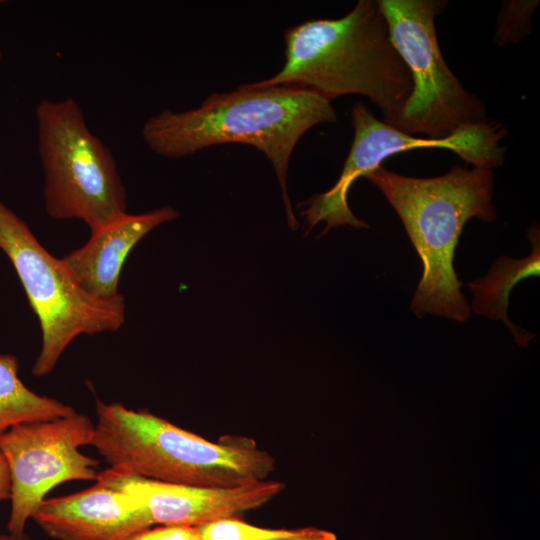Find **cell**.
<instances>
[{
  "instance_id": "6da1fadb",
  "label": "cell",
  "mask_w": 540,
  "mask_h": 540,
  "mask_svg": "<svg viewBox=\"0 0 540 540\" xmlns=\"http://www.w3.org/2000/svg\"><path fill=\"white\" fill-rule=\"evenodd\" d=\"M337 114L331 102L300 86L249 87L212 93L200 107L183 112L164 109L148 118L141 135L147 147L166 158H181L213 145L254 146L271 161L292 230L299 226L287 193L291 154L312 127L332 123Z\"/></svg>"
},
{
  "instance_id": "7a4b0ae2",
  "label": "cell",
  "mask_w": 540,
  "mask_h": 540,
  "mask_svg": "<svg viewBox=\"0 0 540 540\" xmlns=\"http://www.w3.org/2000/svg\"><path fill=\"white\" fill-rule=\"evenodd\" d=\"M282 69L249 87L300 86L329 101L367 97L394 126L412 91L410 72L392 45L378 0H359L338 19H312L285 30Z\"/></svg>"
},
{
  "instance_id": "3957f363",
  "label": "cell",
  "mask_w": 540,
  "mask_h": 540,
  "mask_svg": "<svg viewBox=\"0 0 540 540\" xmlns=\"http://www.w3.org/2000/svg\"><path fill=\"white\" fill-rule=\"evenodd\" d=\"M366 178L400 217L423 264L411 310L419 318L431 314L466 321L470 308L460 291L454 254L468 220L492 222L497 217L492 170L454 165L441 176L419 178L380 166Z\"/></svg>"
},
{
  "instance_id": "277c9868",
  "label": "cell",
  "mask_w": 540,
  "mask_h": 540,
  "mask_svg": "<svg viewBox=\"0 0 540 540\" xmlns=\"http://www.w3.org/2000/svg\"><path fill=\"white\" fill-rule=\"evenodd\" d=\"M91 444L111 465L152 480L232 488L266 480L274 458L247 438L211 442L145 410L96 400Z\"/></svg>"
},
{
  "instance_id": "5b68a950",
  "label": "cell",
  "mask_w": 540,
  "mask_h": 540,
  "mask_svg": "<svg viewBox=\"0 0 540 540\" xmlns=\"http://www.w3.org/2000/svg\"><path fill=\"white\" fill-rule=\"evenodd\" d=\"M47 214L79 219L90 231L127 214V192L110 149L88 127L73 98L36 106Z\"/></svg>"
},
{
  "instance_id": "8992f818",
  "label": "cell",
  "mask_w": 540,
  "mask_h": 540,
  "mask_svg": "<svg viewBox=\"0 0 540 540\" xmlns=\"http://www.w3.org/2000/svg\"><path fill=\"white\" fill-rule=\"evenodd\" d=\"M0 249L13 265L39 321L42 346L32 367L34 376L49 374L79 335L114 332L123 325V296L102 301L85 293L62 260L48 252L1 199Z\"/></svg>"
},
{
  "instance_id": "52a82bcc",
  "label": "cell",
  "mask_w": 540,
  "mask_h": 540,
  "mask_svg": "<svg viewBox=\"0 0 540 540\" xmlns=\"http://www.w3.org/2000/svg\"><path fill=\"white\" fill-rule=\"evenodd\" d=\"M392 45L407 66L412 91L397 129L441 139L488 122L484 102L446 64L435 29L442 0H378Z\"/></svg>"
},
{
  "instance_id": "ba28073f",
  "label": "cell",
  "mask_w": 540,
  "mask_h": 540,
  "mask_svg": "<svg viewBox=\"0 0 540 540\" xmlns=\"http://www.w3.org/2000/svg\"><path fill=\"white\" fill-rule=\"evenodd\" d=\"M351 121L354 138L340 177L328 191L313 195L302 203L307 206L301 211L305 218V234L322 221L326 226L320 236L343 225L368 228L369 225L351 211L348 192L359 177H366L392 155L413 149H445L474 167L491 170L501 166L505 159L501 140L506 129L495 122L488 121L450 137L432 139L405 133L377 119L362 102L353 105Z\"/></svg>"
},
{
  "instance_id": "9c48e42d",
  "label": "cell",
  "mask_w": 540,
  "mask_h": 540,
  "mask_svg": "<svg viewBox=\"0 0 540 540\" xmlns=\"http://www.w3.org/2000/svg\"><path fill=\"white\" fill-rule=\"evenodd\" d=\"M94 423L84 414L25 422L0 435L9 469L11 511L8 531L22 533L26 522L57 485L97 480L98 461L80 451L90 445Z\"/></svg>"
},
{
  "instance_id": "30bf717a",
  "label": "cell",
  "mask_w": 540,
  "mask_h": 540,
  "mask_svg": "<svg viewBox=\"0 0 540 540\" xmlns=\"http://www.w3.org/2000/svg\"><path fill=\"white\" fill-rule=\"evenodd\" d=\"M134 496L153 525L198 527L208 522L241 516L277 496L284 484L261 482L232 488L201 487L152 480L110 467L97 480Z\"/></svg>"
},
{
  "instance_id": "8fae6325",
  "label": "cell",
  "mask_w": 540,
  "mask_h": 540,
  "mask_svg": "<svg viewBox=\"0 0 540 540\" xmlns=\"http://www.w3.org/2000/svg\"><path fill=\"white\" fill-rule=\"evenodd\" d=\"M32 518L56 540H123L152 527L137 498L102 482L45 499Z\"/></svg>"
},
{
  "instance_id": "7c38bea8",
  "label": "cell",
  "mask_w": 540,
  "mask_h": 540,
  "mask_svg": "<svg viewBox=\"0 0 540 540\" xmlns=\"http://www.w3.org/2000/svg\"><path fill=\"white\" fill-rule=\"evenodd\" d=\"M179 216L170 206L139 214H125L93 231L80 248L61 258L71 276L89 296L115 300L124 263L136 244L154 228Z\"/></svg>"
},
{
  "instance_id": "4fadbf2b",
  "label": "cell",
  "mask_w": 540,
  "mask_h": 540,
  "mask_svg": "<svg viewBox=\"0 0 540 540\" xmlns=\"http://www.w3.org/2000/svg\"><path fill=\"white\" fill-rule=\"evenodd\" d=\"M532 244L531 254L522 259L498 258L488 273L467 284L473 292L472 311L492 320H501L513 333L515 341L524 346L535 335L515 326L507 314L509 295L513 287L529 276L540 273V236L538 226L527 232Z\"/></svg>"
},
{
  "instance_id": "5bb4252c",
  "label": "cell",
  "mask_w": 540,
  "mask_h": 540,
  "mask_svg": "<svg viewBox=\"0 0 540 540\" xmlns=\"http://www.w3.org/2000/svg\"><path fill=\"white\" fill-rule=\"evenodd\" d=\"M18 370L16 356L0 354V435L21 423L50 420L76 412L69 405L27 388Z\"/></svg>"
},
{
  "instance_id": "9a60e30c",
  "label": "cell",
  "mask_w": 540,
  "mask_h": 540,
  "mask_svg": "<svg viewBox=\"0 0 540 540\" xmlns=\"http://www.w3.org/2000/svg\"><path fill=\"white\" fill-rule=\"evenodd\" d=\"M197 528L201 540H337L333 532L316 527L263 528L237 517L208 522Z\"/></svg>"
},
{
  "instance_id": "2e32d148",
  "label": "cell",
  "mask_w": 540,
  "mask_h": 540,
  "mask_svg": "<svg viewBox=\"0 0 540 540\" xmlns=\"http://www.w3.org/2000/svg\"><path fill=\"white\" fill-rule=\"evenodd\" d=\"M539 1H504L497 15L494 41L498 45L516 44L531 32V17Z\"/></svg>"
},
{
  "instance_id": "e0dca14e",
  "label": "cell",
  "mask_w": 540,
  "mask_h": 540,
  "mask_svg": "<svg viewBox=\"0 0 540 540\" xmlns=\"http://www.w3.org/2000/svg\"><path fill=\"white\" fill-rule=\"evenodd\" d=\"M123 540H201L197 527L160 526L146 528Z\"/></svg>"
},
{
  "instance_id": "ac0fdd59",
  "label": "cell",
  "mask_w": 540,
  "mask_h": 540,
  "mask_svg": "<svg viewBox=\"0 0 540 540\" xmlns=\"http://www.w3.org/2000/svg\"><path fill=\"white\" fill-rule=\"evenodd\" d=\"M11 482L7 462L0 452V501L10 498Z\"/></svg>"
},
{
  "instance_id": "d6986e66",
  "label": "cell",
  "mask_w": 540,
  "mask_h": 540,
  "mask_svg": "<svg viewBox=\"0 0 540 540\" xmlns=\"http://www.w3.org/2000/svg\"><path fill=\"white\" fill-rule=\"evenodd\" d=\"M0 540H31L28 535L22 533H11L0 535Z\"/></svg>"
},
{
  "instance_id": "ffe728a7",
  "label": "cell",
  "mask_w": 540,
  "mask_h": 540,
  "mask_svg": "<svg viewBox=\"0 0 540 540\" xmlns=\"http://www.w3.org/2000/svg\"><path fill=\"white\" fill-rule=\"evenodd\" d=\"M1 57H2V51H1V47H0V59H1Z\"/></svg>"
}]
</instances>
